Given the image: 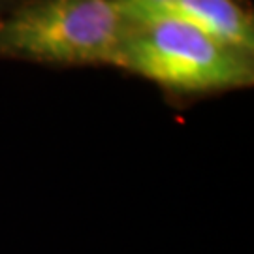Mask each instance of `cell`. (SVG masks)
I'll use <instances>...</instances> for the list:
<instances>
[{
  "label": "cell",
  "mask_w": 254,
  "mask_h": 254,
  "mask_svg": "<svg viewBox=\"0 0 254 254\" xmlns=\"http://www.w3.org/2000/svg\"><path fill=\"white\" fill-rule=\"evenodd\" d=\"M121 6L127 8H147V6H156V4H164L168 0H115Z\"/></svg>",
  "instance_id": "cell-4"
},
{
  "label": "cell",
  "mask_w": 254,
  "mask_h": 254,
  "mask_svg": "<svg viewBox=\"0 0 254 254\" xmlns=\"http://www.w3.org/2000/svg\"><path fill=\"white\" fill-rule=\"evenodd\" d=\"M127 28L115 0H34L0 21V57L117 66Z\"/></svg>",
  "instance_id": "cell-2"
},
{
  "label": "cell",
  "mask_w": 254,
  "mask_h": 254,
  "mask_svg": "<svg viewBox=\"0 0 254 254\" xmlns=\"http://www.w3.org/2000/svg\"><path fill=\"white\" fill-rule=\"evenodd\" d=\"M117 68L179 94L243 89L254 81L251 55L172 19L128 17Z\"/></svg>",
  "instance_id": "cell-1"
},
{
  "label": "cell",
  "mask_w": 254,
  "mask_h": 254,
  "mask_svg": "<svg viewBox=\"0 0 254 254\" xmlns=\"http://www.w3.org/2000/svg\"><path fill=\"white\" fill-rule=\"evenodd\" d=\"M121 9L128 17L179 21L213 38L218 44L234 47L243 53H253V19L234 0H168L164 4L147 8L121 6Z\"/></svg>",
  "instance_id": "cell-3"
}]
</instances>
